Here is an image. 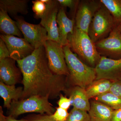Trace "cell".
<instances>
[{
    "mask_svg": "<svg viewBox=\"0 0 121 121\" xmlns=\"http://www.w3.org/2000/svg\"><path fill=\"white\" fill-rule=\"evenodd\" d=\"M51 115L47 114H40L29 115L24 118L26 121H56L52 117Z\"/></svg>",
    "mask_w": 121,
    "mask_h": 121,
    "instance_id": "obj_25",
    "label": "cell"
},
{
    "mask_svg": "<svg viewBox=\"0 0 121 121\" xmlns=\"http://www.w3.org/2000/svg\"><path fill=\"white\" fill-rule=\"evenodd\" d=\"M23 88L22 87H16L15 85H8L2 81L0 82V95L4 99V107L10 109L13 101L21 99Z\"/></svg>",
    "mask_w": 121,
    "mask_h": 121,
    "instance_id": "obj_17",
    "label": "cell"
},
{
    "mask_svg": "<svg viewBox=\"0 0 121 121\" xmlns=\"http://www.w3.org/2000/svg\"><path fill=\"white\" fill-rule=\"evenodd\" d=\"M66 63L69 72L68 83L86 89L96 79L95 68L83 63L72 51L69 44L63 47Z\"/></svg>",
    "mask_w": 121,
    "mask_h": 121,
    "instance_id": "obj_2",
    "label": "cell"
},
{
    "mask_svg": "<svg viewBox=\"0 0 121 121\" xmlns=\"http://www.w3.org/2000/svg\"><path fill=\"white\" fill-rule=\"evenodd\" d=\"M60 99L58 101V104L59 107L67 110L71 105V101L70 99L63 96L60 94L59 96Z\"/></svg>",
    "mask_w": 121,
    "mask_h": 121,
    "instance_id": "obj_28",
    "label": "cell"
},
{
    "mask_svg": "<svg viewBox=\"0 0 121 121\" xmlns=\"http://www.w3.org/2000/svg\"><path fill=\"white\" fill-rule=\"evenodd\" d=\"M16 62L23 76L21 99L34 95L54 99L67 89V76L54 74L50 69L44 46L35 49L30 55Z\"/></svg>",
    "mask_w": 121,
    "mask_h": 121,
    "instance_id": "obj_1",
    "label": "cell"
},
{
    "mask_svg": "<svg viewBox=\"0 0 121 121\" xmlns=\"http://www.w3.org/2000/svg\"><path fill=\"white\" fill-rule=\"evenodd\" d=\"M90 102V108L88 113L91 121H111L113 110L95 99Z\"/></svg>",
    "mask_w": 121,
    "mask_h": 121,
    "instance_id": "obj_16",
    "label": "cell"
},
{
    "mask_svg": "<svg viewBox=\"0 0 121 121\" xmlns=\"http://www.w3.org/2000/svg\"><path fill=\"white\" fill-rule=\"evenodd\" d=\"M111 121H121V109L113 111Z\"/></svg>",
    "mask_w": 121,
    "mask_h": 121,
    "instance_id": "obj_32",
    "label": "cell"
},
{
    "mask_svg": "<svg viewBox=\"0 0 121 121\" xmlns=\"http://www.w3.org/2000/svg\"><path fill=\"white\" fill-rule=\"evenodd\" d=\"M65 93L69 96L71 105L73 108L88 111L90 108V102L87 95L86 89L78 86L67 87Z\"/></svg>",
    "mask_w": 121,
    "mask_h": 121,
    "instance_id": "obj_15",
    "label": "cell"
},
{
    "mask_svg": "<svg viewBox=\"0 0 121 121\" xmlns=\"http://www.w3.org/2000/svg\"><path fill=\"white\" fill-rule=\"evenodd\" d=\"M117 27L121 34V22L117 25Z\"/></svg>",
    "mask_w": 121,
    "mask_h": 121,
    "instance_id": "obj_33",
    "label": "cell"
},
{
    "mask_svg": "<svg viewBox=\"0 0 121 121\" xmlns=\"http://www.w3.org/2000/svg\"><path fill=\"white\" fill-rule=\"evenodd\" d=\"M69 114L67 110L59 107L56 108L55 112L51 116L56 121H65Z\"/></svg>",
    "mask_w": 121,
    "mask_h": 121,
    "instance_id": "obj_26",
    "label": "cell"
},
{
    "mask_svg": "<svg viewBox=\"0 0 121 121\" xmlns=\"http://www.w3.org/2000/svg\"><path fill=\"white\" fill-rule=\"evenodd\" d=\"M112 16L117 25L121 22V0H100Z\"/></svg>",
    "mask_w": 121,
    "mask_h": 121,
    "instance_id": "obj_21",
    "label": "cell"
},
{
    "mask_svg": "<svg viewBox=\"0 0 121 121\" xmlns=\"http://www.w3.org/2000/svg\"><path fill=\"white\" fill-rule=\"evenodd\" d=\"M0 30L2 35L17 36L20 38L22 36L16 21L11 19L7 11L1 7H0Z\"/></svg>",
    "mask_w": 121,
    "mask_h": 121,
    "instance_id": "obj_18",
    "label": "cell"
},
{
    "mask_svg": "<svg viewBox=\"0 0 121 121\" xmlns=\"http://www.w3.org/2000/svg\"><path fill=\"white\" fill-rule=\"evenodd\" d=\"M87 111L73 108L65 121H91Z\"/></svg>",
    "mask_w": 121,
    "mask_h": 121,
    "instance_id": "obj_23",
    "label": "cell"
},
{
    "mask_svg": "<svg viewBox=\"0 0 121 121\" xmlns=\"http://www.w3.org/2000/svg\"><path fill=\"white\" fill-rule=\"evenodd\" d=\"M42 1L46 4L47 9L41 18L40 24L47 32L48 40L55 41L60 44L56 21L59 10L58 2L57 0H52Z\"/></svg>",
    "mask_w": 121,
    "mask_h": 121,
    "instance_id": "obj_9",
    "label": "cell"
},
{
    "mask_svg": "<svg viewBox=\"0 0 121 121\" xmlns=\"http://www.w3.org/2000/svg\"><path fill=\"white\" fill-rule=\"evenodd\" d=\"M32 10L35 13L36 18L41 19L47 9V5L42 0L33 1Z\"/></svg>",
    "mask_w": 121,
    "mask_h": 121,
    "instance_id": "obj_24",
    "label": "cell"
},
{
    "mask_svg": "<svg viewBox=\"0 0 121 121\" xmlns=\"http://www.w3.org/2000/svg\"><path fill=\"white\" fill-rule=\"evenodd\" d=\"M102 5L100 0L80 1L76 15V27L88 34L91 20Z\"/></svg>",
    "mask_w": 121,
    "mask_h": 121,
    "instance_id": "obj_10",
    "label": "cell"
},
{
    "mask_svg": "<svg viewBox=\"0 0 121 121\" xmlns=\"http://www.w3.org/2000/svg\"><path fill=\"white\" fill-rule=\"evenodd\" d=\"M95 43L97 51L101 56L112 59H121V34L117 26L108 37Z\"/></svg>",
    "mask_w": 121,
    "mask_h": 121,
    "instance_id": "obj_8",
    "label": "cell"
},
{
    "mask_svg": "<svg viewBox=\"0 0 121 121\" xmlns=\"http://www.w3.org/2000/svg\"><path fill=\"white\" fill-rule=\"evenodd\" d=\"M10 57L9 52L4 41L0 39V60Z\"/></svg>",
    "mask_w": 121,
    "mask_h": 121,
    "instance_id": "obj_29",
    "label": "cell"
},
{
    "mask_svg": "<svg viewBox=\"0 0 121 121\" xmlns=\"http://www.w3.org/2000/svg\"><path fill=\"white\" fill-rule=\"evenodd\" d=\"M112 82L105 79L95 80L86 89L89 99L109 92Z\"/></svg>",
    "mask_w": 121,
    "mask_h": 121,
    "instance_id": "obj_20",
    "label": "cell"
},
{
    "mask_svg": "<svg viewBox=\"0 0 121 121\" xmlns=\"http://www.w3.org/2000/svg\"><path fill=\"white\" fill-rule=\"evenodd\" d=\"M28 0H0V7L8 13L16 17L18 13L26 15L28 13Z\"/></svg>",
    "mask_w": 121,
    "mask_h": 121,
    "instance_id": "obj_19",
    "label": "cell"
},
{
    "mask_svg": "<svg viewBox=\"0 0 121 121\" xmlns=\"http://www.w3.org/2000/svg\"><path fill=\"white\" fill-rule=\"evenodd\" d=\"M16 23L22 32L24 39L35 48L44 46L48 40L47 32L41 25L33 24L26 22L23 18L15 17Z\"/></svg>",
    "mask_w": 121,
    "mask_h": 121,
    "instance_id": "obj_7",
    "label": "cell"
},
{
    "mask_svg": "<svg viewBox=\"0 0 121 121\" xmlns=\"http://www.w3.org/2000/svg\"><path fill=\"white\" fill-rule=\"evenodd\" d=\"M68 39L71 50L89 66L95 68L101 56L88 34L75 26L73 33L69 34Z\"/></svg>",
    "mask_w": 121,
    "mask_h": 121,
    "instance_id": "obj_3",
    "label": "cell"
},
{
    "mask_svg": "<svg viewBox=\"0 0 121 121\" xmlns=\"http://www.w3.org/2000/svg\"><path fill=\"white\" fill-rule=\"evenodd\" d=\"M94 99L107 105L113 110L121 109V98L110 92L95 97Z\"/></svg>",
    "mask_w": 121,
    "mask_h": 121,
    "instance_id": "obj_22",
    "label": "cell"
},
{
    "mask_svg": "<svg viewBox=\"0 0 121 121\" xmlns=\"http://www.w3.org/2000/svg\"><path fill=\"white\" fill-rule=\"evenodd\" d=\"M16 61L11 57L0 60V79L7 85H15L20 81L22 82V72L16 66Z\"/></svg>",
    "mask_w": 121,
    "mask_h": 121,
    "instance_id": "obj_13",
    "label": "cell"
},
{
    "mask_svg": "<svg viewBox=\"0 0 121 121\" xmlns=\"http://www.w3.org/2000/svg\"><path fill=\"white\" fill-rule=\"evenodd\" d=\"M45 48L48 66L54 73L68 76L69 72L65 59L63 47L55 41L48 40Z\"/></svg>",
    "mask_w": 121,
    "mask_h": 121,
    "instance_id": "obj_6",
    "label": "cell"
},
{
    "mask_svg": "<svg viewBox=\"0 0 121 121\" xmlns=\"http://www.w3.org/2000/svg\"><path fill=\"white\" fill-rule=\"evenodd\" d=\"M49 99L48 97L34 95L25 99L13 101L8 116L16 118L21 114L31 112L51 115L56 110L49 102Z\"/></svg>",
    "mask_w": 121,
    "mask_h": 121,
    "instance_id": "obj_4",
    "label": "cell"
},
{
    "mask_svg": "<svg viewBox=\"0 0 121 121\" xmlns=\"http://www.w3.org/2000/svg\"><path fill=\"white\" fill-rule=\"evenodd\" d=\"M109 92L121 98V82H113Z\"/></svg>",
    "mask_w": 121,
    "mask_h": 121,
    "instance_id": "obj_30",
    "label": "cell"
},
{
    "mask_svg": "<svg viewBox=\"0 0 121 121\" xmlns=\"http://www.w3.org/2000/svg\"><path fill=\"white\" fill-rule=\"evenodd\" d=\"M0 121H26L24 118L17 120L15 118L10 116H5L4 115L2 107H0Z\"/></svg>",
    "mask_w": 121,
    "mask_h": 121,
    "instance_id": "obj_31",
    "label": "cell"
},
{
    "mask_svg": "<svg viewBox=\"0 0 121 121\" xmlns=\"http://www.w3.org/2000/svg\"><path fill=\"white\" fill-rule=\"evenodd\" d=\"M96 79H105L112 82H121V59H112L101 56L95 67Z\"/></svg>",
    "mask_w": 121,
    "mask_h": 121,
    "instance_id": "obj_11",
    "label": "cell"
},
{
    "mask_svg": "<svg viewBox=\"0 0 121 121\" xmlns=\"http://www.w3.org/2000/svg\"><path fill=\"white\" fill-rule=\"evenodd\" d=\"M59 4L62 7H68L72 11L78 8L80 1L76 0H58Z\"/></svg>",
    "mask_w": 121,
    "mask_h": 121,
    "instance_id": "obj_27",
    "label": "cell"
},
{
    "mask_svg": "<svg viewBox=\"0 0 121 121\" xmlns=\"http://www.w3.org/2000/svg\"><path fill=\"white\" fill-rule=\"evenodd\" d=\"M116 26L117 24L112 16L102 4L91 20L88 34L95 43L108 37Z\"/></svg>",
    "mask_w": 121,
    "mask_h": 121,
    "instance_id": "obj_5",
    "label": "cell"
},
{
    "mask_svg": "<svg viewBox=\"0 0 121 121\" xmlns=\"http://www.w3.org/2000/svg\"><path fill=\"white\" fill-rule=\"evenodd\" d=\"M0 38L6 44L10 57L16 61L29 56L35 50L24 39L2 34L0 35Z\"/></svg>",
    "mask_w": 121,
    "mask_h": 121,
    "instance_id": "obj_12",
    "label": "cell"
},
{
    "mask_svg": "<svg viewBox=\"0 0 121 121\" xmlns=\"http://www.w3.org/2000/svg\"><path fill=\"white\" fill-rule=\"evenodd\" d=\"M56 21L60 44L63 47L68 45V37L69 34L73 33L75 21L67 17L64 9L62 7L59 9Z\"/></svg>",
    "mask_w": 121,
    "mask_h": 121,
    "instance_id": "obj_14",
    "label": "cell"
}]
</instances>
